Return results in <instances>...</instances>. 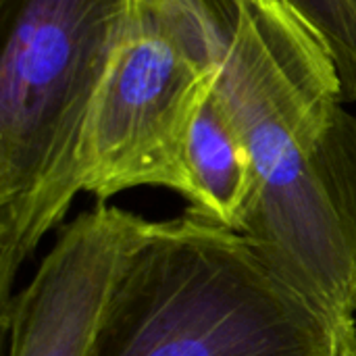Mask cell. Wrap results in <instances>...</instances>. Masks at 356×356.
Instances as JSON below:
<instances>
[{
    "label": "cell",
    "instance_id": "cell-2",
    "mask_svg": "<svg viewBox=\"0 0 356 356\" xmlns=\"http://www.w3.org/2000/svg\"><path fill=\"white\" fill-rule=\"evenodd\" d=\"M131 0H0V313L83 192L81 148Z\"/></svg>",
    "mask_w": 356,
    "mask_h": 356
},
{
    "label": "cell",
    "instance_id": "cell-6",
    "mask_svg": "<svg viewBox=\"0 0 356 356\" xmlns=\"http://www.w3.org/2000/svg\"><path fill=\"white\" fill-rule=\"evenodd\" d=\"M332 52L344 90V102L356 100V0H284Z\"/></svg>",
    "mask_w": 356,
    "mask_h": 356
},
{
    "label": "cell",
    "instance_id": "cell-5",
    "mask_svg": "<svg viewBox=\"0 0 356 356\" xmlns=\"http://www.w3.org/2000/svg\"><path fill=\"white\" fill-rule=\"evenodd\" d=\"M184 165L188 211L240 232L252 200L254 173L248 148L215 94V81L190 125Z\"/></svg>",
    "mask_w": 356,
    "mask_h": 356
},
{
    "label": "cell",
    "instance_id": "cell-1",
    "mask_svg": "<svg viewBox=\"0 0 356 356\" xmlns=\"http://www.w3.org/2000/svg\"><path fill=\"white\" fill-rule=\"evenodd\" d=\"M88 356H356V323L298 290L242 234L186 211L146 221Z\"/></svg>",
    "mask_w": 356,
    "mask_h": 356
},
{
    "label": "cell",
    "instance_id": "cell-3",
    "mask_svg": "<svg viewBox=\"0 0 356 356\" xmlns=\"http://www.w3.org/2000/svg\"><path fill=\"white\" fill-rule=\"evenodd\" d=\"M229 44V35L179 0H131L86 127L83 192L106 202L152 186L188 198V131Z\"/></svg>",
    "mask_w": 356,
    "mask_h": 356
},
{
    "label": "cell",
    "instance_id": "cell-4",
    "mask_svg": "<svg viewBox=\"0 0 356 356\" xmlns=\"http://www.w3.org/2000/svg\"><path fill=\"white\" fill-rule=\"evenodd\" d=\"M148 219L98 202L63 225L0 313L6 356H88L115 280Z\"/></svg>",
    "mask_w": 356,
    "mask_h": 356
}]
</instances>
